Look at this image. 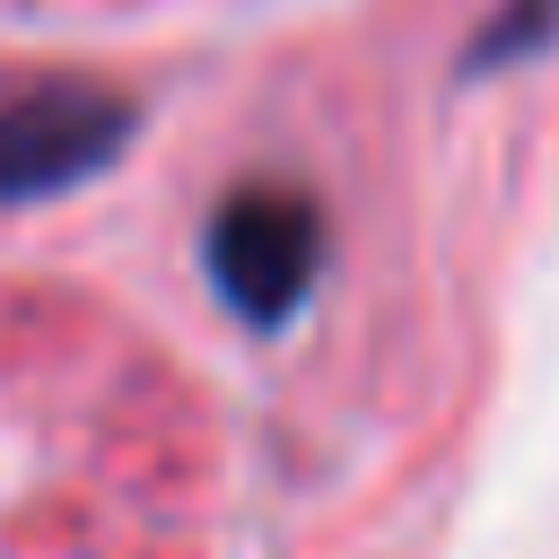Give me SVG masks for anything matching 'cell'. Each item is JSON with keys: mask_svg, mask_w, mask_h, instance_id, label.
Returning <instances> with one entry per match:
<instances>
[{"mask_svg": "<svg viewBox=\"0 0 559 559\" xmlns=\"http://www.w3.org/2000/svg\"><path fill=\"white\" fill-rule=\"evenodd\" d=\"M140 105L105 79H35L0 96V201L70 192L105 157H122Z\"/></svg>", "mask_w": 559, "mask_h": 559, "instance_id": "1", "label": "cell"}, {"mask_svg": "<svg viewBox=\"0 0 559 559\" xmlns=\"http://www.w3.org/2000/svg\"><path fill=\"white\" fill-rule=\"evenodd\" d=\"M201 253H210V280H218V297H227L236 314L280 323V314L306 297L314 262H323V210H314L297 183H236V192L210 210Z\"/></svg>", "mask_w": 559, "mask_h": 559, "instance_id": "2", "label": "cell"}, {"mask_svg": "<svg viewBox=\"0 0 559 559\" xmlns=\"http://www.w3.org/2000/svg\"><path fill=\"white\" fill-rule=\"evenodd\" d=\"M559 44V0H498L480 17V44L463 52V70H507V61H533Z\"/></svg>", "mask_w": 559, "mask_h": 559, "instance_id": "3", "label": "cell"}]
</instances>
